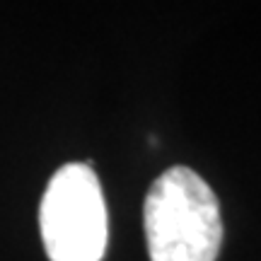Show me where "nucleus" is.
<instances>
[{"label":"nucleus","instance_id":"nucleus-1","mask_svg":"<svg viewBox=\"0 0 261 261\" xmlns=\"http://www.w3.org/2000/svg\"><path fill=\"white\" fill-rule=\"evenodd\" d=\"M143 227L150 261H215L223 244L218 196L201 174L177 165L148 189Z\"/></svg>","mask_w":261,"mask_h":261},{"label":"nucleus","instance_id":"nucleus-2","mask_svg":"<svg viewBox=\"0 0 261 261\" xmlns=\"http://www.w3.org/2000/svg\"><path fill=\"white\" fill-rule=\"evenodd\" d=\"M39 232L48 261H102L109 215L94 169L68 162L48 179L39 205Z\"/></svg>","mask_w":261,"mask_h":261}]
</instances>
